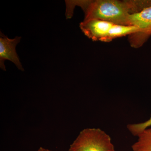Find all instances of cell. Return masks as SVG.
I'll list each match as a JSON object with an SVG mask.
<instances>
[{
  "instance_id": "1",
  "label": "cell",
  "mask_w": 151,
  "mask_h": 151,
  "mask_svg": "<svg viewBox=\"0 0 151 151\" xmlns=\"http://www.w3.org/2000/svg\"><path fill=\"white\" fill-rule=\"evenodd\" d=\"M81 5L85 12L84 21L97 19L114 24L131 25L129 20L130 15L151 6V0H98L83 2Z\"/></svg>"
},
{
  "instance_id": "2",
  "label": "cell",
  "mask_w": 151,
  "mask_h": 151,
  "mask_svg": "<svg viewBox=\"0 0 151 151\" xmlns=\"http://www.w3.org/2000/svg\"><path fill=\"white\" fill-rule=\"evenodd\" d=\"M68 151H115L110 136L99 128L83 129L71 144Z\"/></svg>"
},
{
  "instance_id": "3",
  "label": "cell",
  "mask_w": 151,
  "mask_h": 151,
  "mask_svg": "<svg viewBox=\"0 0 151 151\" xmlns=\"http://www.w3.org/2000/svg\"><path fill=\"white\" fill-rule=\"evenodd\" d=\"M131 25L137 27L140 32L132 35L131 42L135 47L142 45L151 35V6L139 12L130 15Z\"/></svg>"
},
{
  "instance_id": "4",
  "label": "cell",
  "mask_w": 151,
  "mask_h": 151,
  "mask_svg": "<svg viewBox=\"0 0 151 151\" xmlns=\"http://www.w3.org/2000/svg\"><path fill=\"white\" fill-rule=\"evenodd\" d=\"M0 37V67L6 70L5 60H10L14 63L19 69L24 71L19 58L16 51V47L19 42L21 37H16L15 38L9 39L1 32Z\"/></svg>"
},
{
  "instance_id": "5",
  "label": "cell",
  "mask_w": 151,
  "mask_h": 151,
  "mask_svg": "<svg viewBox=\"0 0 151 151\" xmlns=\"http://www.w3.org/2000/svg\"><path fill=\"white\" fill-rule=\"evenodd\" d=\"M114 24L109 22L97 19L84 21L80 27L85 35L93 41L104 42L109 30Z\"/></svg>"
},
{
  "instance_id": "6",
  "label": "cell",
  "mask_w": 151,
  "mask_h": 151,
  "mask_svg": "<svg viewBox=\"0 0 151 151\" xmlns=\"http://www.w3.org/2000/svg\"><path fill=\"white\" fill-rule=\"evenodd\" d=\"M139 32L140 30L135 26L114 24L109 30L105 42H110L116 38L132 35Z\"/></svg>"
},
{
  "instance_id": "7",
  "label": "cell",
  "mask_w": 151,
  "mask_h": 151,
  "mask_svg": "<svg viewBox=\"0 0 151 151\" xmlns=\"http://www.w3.org/2000/svg\"><path fill=\"white\" fill-rule=\"evenodd\" d=\"M138 140L132 146L133 151H151V128L144 130L137 135Z\"/></svg>"
},
{
  "instance_id": "8",
  "label": "cell",
  "mask_w": 151,
  "mask_h": 151,
  "mask_svg": "<svg viewBox=\"0 0 151 151\" xmlns=\"http://www.w3.org/2000/svg\"><path fill=\"white\" fill-rule=\"evenodd\" d=\"M151 126V116L150 118L145 122L137 124H128L127 128L132 135L137 137L141 132L147 128H150Z\"/></svg>"
},
{
  "instance_id": "9",
  "label": "cell",
  "mask_w": 151,
  "mask_h": 151,
  "mask_svg": "<svg viewBox=\"0 0 151 151\" xmlns=\"http://www.w3.org/2000/svg\"><path fill=\"white\" fill-rule=\"evenodd\" d=\"M37 151H52L49 150L48 149L44 148L43 147H40L38 149Z\"/></svg>"
}]
</instances>
